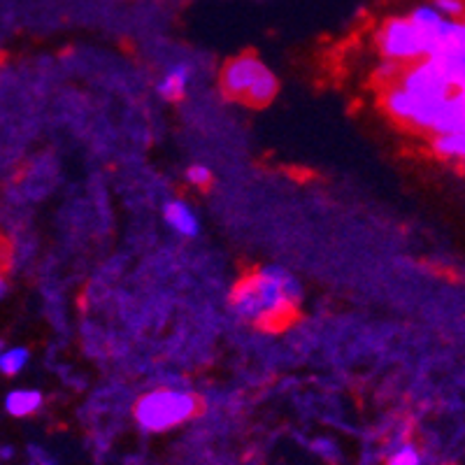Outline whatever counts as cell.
Segmentation results:
<instances>
[{
    "instance_id": "obj_1",
    "label": "cell",
    "mask_w": 465,
    "mask_h": 465,
    "mask_svg": "<svg viewBox=\"0 0 465 465\" xmlns=\"http://www.w3.org/2000/svg\"><path fill=\"white\" fill-rule=\"evenodd\" d=\"M301 298L302 289L296 277L282 268H263L240 277L232 286L231 310L242 322L272 331L291 323Z\"/></svg>"
},
{
    "instance_id": "obj_2",
    "label": "cell",
    "mask_w": 465,
    "mask_h": 465,
    "mask_svg": "<svg viewBox=\"0 0 465 465\" xmlns=\"http://www.w3.org/2000/svg\"><path fill=\"white\" fill-rule=\"evenodd\" d=\"M201 410L203 402L196 393L163 386V389H153L140 396L133 407V417L149 433H163L196 419Z\"/></svg>"
},
{
    "instance_id": "obj_3",
    "label": "cell",
    "mask_w": 465,
    "mask_h": 465,
    "mask_svg": "<svg viewBox=\"0 0 465 465\" xmlns=\"http://www.w3.org/2000/svg\"><path fill=\"white\" fill-rule=\"evenodd\" d=\"M450 98V95H447ZM447 98H433V95H419L414 91L405 89L398 82L386 84L381 91V110L391 116L393 122L402 124L414 131H430L433 133L438 116L442 112Z\"/></svg>"
},
{
    "instance_id": "obj_4",
    "label": "cell",
    "mask_w": 465,
    "mask_h": 465,
    "mask_svg": "<svg viewBox=\"0 0 465 465\" xmlns=\"http://www.w3.org/2000/svg\"><path fill=\"white\" fill-rule=\"evenodd\" d=\"M377 47L386 61H396V64H414L421 61L429 54L426 40L412 16H391L377 31Z\"/></svg>"
},
{
    "instance_id": "obj_5",
    "label": "cell",
    "mask_w": 465,
    "mask_h": 465,
    "mask_svg": "<svg viewBox=\"0 0 465 465\" xmlns=\"http://www.w3.org/2000/svg\"><path fill=\"white\" fill-rule=\"evenodd\" d=\"M268 65L261 61L256 54H240V56L231 58L226 65L219 73V86H222V94L226 95L228 101L244 103L249 89L254 86V82L259 80V74Z\"/></svg>"
},
{
    "instance_id": "obj_6",
    "label": "cell",
    "mask_w": 465,
    "mask_h": 465,
    "mask_svg": "<svg viewBox=\"0 0 465 465\" xmlns=\"http://www.w3.org/2000/svg\"><path fill=\"white\" fill-rule=\"evenodd\" d=\"M396 82L405 89L414 91V94L433 95V98H447L454 91V86L447 82V77L440 73V68L430 58H421V61L402 65Z\"/></svg>"
},
{
    "instance_id": "obj_7",
    "label": "cell",
    "mask_w": 465,
    "mask_h": 465,
    "mask_svg": "<svg viewBox=\"0 0 465 465\" xmlns=\"http://www.w3.org/2000/svg\"><path fill=\"white\" fill-rule=\"evenodd\" d=\"M430 58L435 65L440 68V73L447 77L454 89H465V49L459 45H447V47L433 52Z\"/></svg>"
},
{
    "instance_id": "obj_8",
    "label": "cell",
    "mask_w": 465,
    "mask_h": 465,
    "mask_svg": "<svg viewBox=\"0 0 465 465\" xmlns=\"http://www.w3.org/2000/svg\"><path fill=\"white\" fill-rule=\"evenodd\" d=\"M165 223L173 228L174 232H180L184 238H196L201 231V222H198L196 210L184 201H170L163 207Z\"/></svg>"
},
{
    "instance_id": "obj_9",
    "label": "cell",
    "mask_w": 465,
    "mask_h": 465,
    "mask_svg": "<svg viewBox=\"0 0 465 465\" xmlns=\"http://www.w3.org/2000/svg\"><path fill=\"white\" fill-rule=\"evenodd\" d=\"M433 133H465V89L451 91Z\"/></svg>"
},
{
    "instance_id": "obj_10",
    "label": "cell",
    "mask_w": 465,
    "mask_h": 465,
    "mask_svg": "<svg viewBox=\"0 0 465 465\" xmlns=\"http://www.w3.org/2000/svg\"><path fill=\"white\" fill-rule=\"evenodd\" d=\"M430 149L438 159L465 168V133H433Z\"/></svg>"
},
{
    "instance_id": "obj_11",
    "label": "cell",
    "mask_w": 465,
    "mask_h": 465,
    "mask_svg": "<svg viewBox=\"0 0 465 465\" xmlns=\"http://www.w3.org/2000/svg\"><path fill=\"white\" fill-rule=\"evenodd\" d=\"M191 84V68L189 65H173L165 70V74L159 82V94L165 101H182L186 95V89Z\"/></svg>"
},
{
    "instance_id": "obj_12",
    "label": "cell",
    "mask_w": 465,
    "mask_h": 465,
    "mask_svg": "<svg viewBox=\"0 0 465 465\" xmlns=\"http://www.w3.org/2000/svg\"><path fill=\"white\" fill-rule=\"evenodd\" d=\"M5 407L12 417H31L43 407V393L31 391V389H16V391L7 393Z\"/></svg>"
},
{
    "instance_id": "obj_13",
    "label": "cell",
    "mask_w": 465,
    "mask_h": 465,
    "mask_svg": "<svg viewBox=\"0 0 465 465\" xmlns=\"http://www.w3.org/2000/svg\"><path fill=\"white\" fill-rule=\"evenodd\" d=\"M31 351L26 347H12L7 351H0V372L7 377H15L26 368Z\"/></svg>"
},
{
    "instance_id": "obj_14",
    "label": "cell",
    "mask_w": 465,
    "mask_h": 465,
    "mask_svg": "<svg viewBox=\"0 0 465 465\" xmlns=\"http://www.w3.org/2000/svg\"><path fill=\"white\" fill-rule=\"evenodd\" d=\"M212 180H214V177H212V170L207 168V165L193 163L186 168V182H189L193 189H201V191L210 189Z\"/></svg>"
},
{
    "instance_id": "obj_15",
    "label": "cell",
    "mask_w": 465,
    "mask_h": 465,
    "mask_svg": "<svg viewBox=\"0 0 465 465\" xmlns=\"http://www.w3.org/2000/svg\"><path fill=\"white\" fill-rule=\"evenodd\" d=\"M433 7L447 19H465V0H433Z\"/></svg>"
},
{
    "instance_id": "obj_16",
    "label": "cell",
    "mask_w": 465,
    "mask_h": 465,
    "mask_svg": "<svg viewBox=\"0 0 465 465\" xmlns=\"http://www.w3.org/2000/svg\"><path fill=\"white\" fill-rule=\"evenodd\" d=\"M386 465H421V456H419V451L414 447L407 444V447L398 450L391 459L386 460Z\"/></svg>"
},
{
    "instance_id": "obj_17",
    "label": "cell",
    "mask_w": 465,
    "mask_h": 465,
    "mask_svg": "<svg viewBox=\"0 0 465 465\" xmlns=\"http://www.w3.org/2000/svg\"><path fill=\"white\" fill-rule=\"evenodd\" d=\"M454 45L465 49V19H459L454 28Z\"/></svg>"
},
{
    "instance_id": "obj_18",
    "label": "cell",
    "mask_w": 465,
    "mask_h": 465,
    "mask_svg": "<svg viewBox=\"0 0 465 465\" xmlns=\"http://www.w3.org/2000/svg\"><path fill=\"white\" fill-rule=\"evenodd\" d=\"M7 289H10V286H7V277H5V270H0V298L5 296V293H7Z\"/></svg>"
}]
</instances>
